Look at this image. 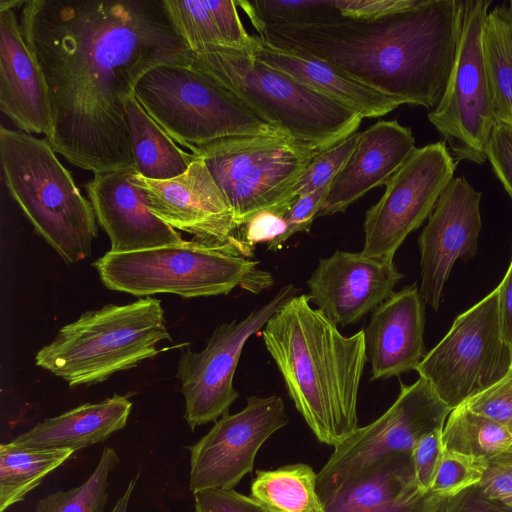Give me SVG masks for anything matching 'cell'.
Listing matches in <instances>:
<instances>
[{
    "mask_svg": "<svg viewBox=\"0 0 512 512\" xmlns=\"http://www.w3.org/2000/svg\"><path fill=\"white\" fill-rule=\"evenodd\" d=\"M456 166L445 141L415 148L387 181L382 197L366 211L361 252L393 260L407 236L429 218Z\"/></svg>",
    "mask_w": 512,
    "mask_h": 512,
    "instance_id": "7c38bea8",
    "label": "cell"
},
{
    "mask_svg": "<svg viewBox=\"0 0 512 512\" xmlns=\"http://www.w3.org/2000/svg\"><path fill=\"white\" fill-rule=\"evenodd\" d=\"M492 170L512 199V127L496 123L491 132L487 151Z\"/></svg>",
    "mask_w": 512,
    "mask_h": 512,
    "instance_id": "60d3db41",
    "label": "cell"
},
{
    "mask_svg": "<svg viewBox=\"0 0 512 512\" xmlns=\"http://www.w3.org/2000/svg\"><path fill=\"white\" fill-rule=\"evenodd\" d=\"M502 334L512 349V258L503 280L498 285Z\"/></svg>",
    "mask_w": 512,
    "mask_h": 512,
    "instance_id": "f6af8a7d",
    "label": "cell"
},
{
    "mask_svg": "<svg viewBox=\"0 0 512 512\" xmlns=\"http://www.w3.org/2000/svg\"><path fill=\"white\" fill-rule=\"evenodd\" d=\"M491 1H465L460 41L450 79L429 121L458 160L477 164L497 123L486 66L483 33Z\"/></svg>",
    "mask_w": 512,
    "mask_h": 512,
    "instance_id": "8fae6325",
    "label": "cell"
},
{
    "mask_svg": "<svg viewBox=\"0 0 512 512\" xmlns=\"http://www.w3.org/2000/svg\"><path fill=\"white\" fill-rule=\"evenodd\" d=\"M26 1L21 0H1L0 1V9H14L20 8L25 5Z\"/></svg>",
    "mask_w": 512,
    "mask_h": 512,
    "instance_id": "7dc6e473",
    "label": "cell"
},
{
    "mask_svg": "<svg viewBox=\"0 0 512 512\" xmlns=\"http://www.w3.org/2000/svg\"><path fill=\"white\" fill-rule=\"evenodd\" d=\"M329 147L282 134L245 135L217 140L192 154L206 164L241 228L264 210L285 215L289 191L311 161Z\"/></svg>",
    "mask_w": 512,
    "mask_h": 512,
    "instance_id": "9c48e42d",
    "label": "cell"
},
{
    "mask_svg": "<svg viewBox=\"0 0 512 512\" xmlns=\"http://www.w3.org/2000/svg\"><path fill=\"white\" fill-rule=\"evenodd\" d=\"M21 29L48 90L56 153L94 174L134 167L126 101L162 64H190L163 0H29Z\"/></svg>",
    "mask_w": 512,
    "mask_h": 512,
    "instance_id": "6da1fadb",
    "label": "cell"
},
{
    "mask_svg": "<svg viewBox=\"0 0 512 512\" xmlns=\"http://www.w3.org/2000/svg\"><path fill=\"white\" fill-rule=\"evenodd\" d=\"M256 30L274 24L302 23L339 12L335 0H239L235 1Z\"/></svg>",
    "mask_w": 512,
    "mask_h": 512,
    "instance_id": "d6a6232c",
    "label": "cell"
},
{
    "mask_svg": "<svg viewBox=\"0 0 512 512\" xmlns=\"http://www.w3.org/2000/svg\"><path fill=\"white\" fill-rule=\"evenodd\" d=\"M402 278L393 260L336 251L319 260L307 281L308 296L332 323L345 327L387 300Z\"/></svg>",
    "mask_w": 512,
    "mask_h": 512,
    "instance_id": "ac0fdd59",
    "label": "cell"
},
{
    "mask_svg": "<svg viewBox=\"0 0 512 512\" xmlns=\"http://www.w3.org/2000/svg\"><path fill=\"white\" fill-rule=\"evenodd\" d=\"M360 134L361 132H355L344 138L311 161L286 197L285 205L288 209L298 197L330 186L352 155Z\"/></svg>",
    "mask_w": 512,
    "mask_h": 512,
    "instance_id": "836d02e7",
    "label": "cell"
},
{
    "mask_svg": "<svg viewBox=\"0 0 512 512\" xmlns=\"http://www.w3.org/2000/svg\"><path fill=\"white\" fill-rule=\"evenodd\" d=\"M505 502H507L508 504L512 505V499L508 500V501H505Z\"/></svg>",
    "mask_w": 512,
    "mask_h": 512,
    "instance_id": "c3c4849f",
    "label": "cell"
},
{
    "mask_svg": "<svg viewBox=\"0 0 512 512\" xmlns=\"http://www.w3.org/2000/svg\"><path fill=\"white\" fill-rule=\"evenodd\" d=\"M134 167L152 180H168L184 173L195 156L184 152L132 95L125 104Z\"/></svg>",
    "mask_w": 512,
    "mask_h": 512,
    "instance_id": "4316f807",
    "label": "cell"
},
{
    "mask_svg": "<svg viewBox=\"0 0 512 512\" xmlns=\"http://www.w3.org/2000/svg\"><path fill=\"white\" fill-rule=\"evenodd\" d=\"M441 439L443 449L487 463L512 458V431L465 404L451 410Z\"/></svg>",
    "mask_w": 512,
    "mask_h": 512,
    "instance_id": "f1b7e54d",
    "label": "cell"
},
{
    "mask_svg": "<svg viewBox=\"0 0 512 512\" xmlns=\"http://www.w3.org/2000/svg\"><path fill=\"white\" fill-rule=\"evenodd\" d=\"M421 0H335L341 15L356 19H380L420 4Z\"/></svg>",
    "mask_w": 512,
    "mask_h": 512,
    "instance_id": "b9f144b4",
    "label": "cell"
},
{
    "mask_svg": "<svg viewBox=\"0 0 512 512\" xmlns=\"http://www.w3.org/2000/svg\"><path fill=\"white\" fill-rule=\"evenodd\" d=\"M138 478H139V473L137 474V476L135 478L130 480V482L128 483V486L126 487V490L120 496V498L116 501L113 508L109 512H127L129 500H130L132 492L136 486Z\"/></svg>",
    "mask_w": 512,
    "mask_h": 512,
    "instance_id": "bcb514c9",
    "label": "cell"
},
{
    "mask_svg": "<svg viewBox=\"0 0 512 512\" xmlns=\"http://www.w3.org/2000/svg\"><path fill=\"white\" fill-rule=\"evenodd\" d=\"M415 148L411 129L396 120H381L362 131L349 160L330 184L318 217L344 212L373 188L385 185Z\"/></svg>",
    "mask_w": 512,
    "mask_h": 512,
    "instance_id": "44dd1931",
    "label": "cell"
},
{
    "mask_svg": "<svg viewBox=\"0 0 512 512\" xmlns=\"http://www.w3.org/2000/svg\"><path fill=\"white\" fill-rule=\"evenodd\" d=\"M119 462L116 451L105 447L96 468L80 486L43 497L34 512H103L108 500V477Z\"/></svg>",
    "mask_w": 512,
    "mask_h": 512,
    "instance_id": "1f68e13d",
    "label": "cell"
},
{
    "mask_svg": "<svg viewBox=\"0 0 512 512\" xmlns=\"http://www.w3.org/2000/svg\"><path fill=\"white\" fill-rule=\"evenodd\" d=\"M463 404L512 431V365L499 381Z\"/></svg>",
    "mask_w": 512,
    "mask_h": 512,
    "instance_id": "d590c367",
    "label": "cell"
},
{
    "mask_svg": "<svg viewBox=\"0 0 512 512\" xmlns=\"http://www.w3.org/2000/svg\"><path fill=\"white\" fill-rule=\"evenodd\" d=\"M72 449L29 450L0 445V512L24 500L44 478L73 454Z\"/></svg>",
    "mask_w": 512,
    "mask_h": 512,
    "instance_id": "4dcf8cb0",
    "label": "cell"
},
{
    "mask_svg": "<svg viewBox=\"0 0 512 512\" xmlns=\"http://www.w3.org/2000/svg\"><path fill=\"white\" fill-rule=\"evenodd\" d=\"M287 233L284 215L274 210L257 213L239 230L242 241L252 252L258 243H266L268 250L277 251L288 239Z\"/></svg>",
    "mask_w": 512,
    "mask_h": 512,
    "instance_id": "8d00e7d4",
    "label": "cell"
},
{
    "mask_svg": "<svg viewBox=\"0 0 512 512\" xmlns=\"http://www.w3.org/2000/svg\"><path fill=\"white\" fill-rule=\"evenodd\" d=\"M3 179L35 231L67 263L91 256L93 207L46 138L0 127Z\"/></svg>",
    "mask_w": 512,
    "mask_h": 512,
    "instance_id": "5b68a950",
    "label": "cell"
},
{
    "mask_svg": "<svg viewBox=\"0 0 512 512\" xmlns=\"http://www.w3.org/2000/svg\"><path fill=\"white\" fill-rule=\"evenodd\" d=\"M464 8L461 0H421L380 19L336 12L256 31L264 42L323 60L401 105L434 109L453 69Z\"/></svg>",
    "mask_w": 512,
    "mask_h": 512,
    "instance_id": "7a4b0ae2",
    "label": "cell"
},
{
    "mask_svg": "<svg viewBox=\"0 0 512 512\" xmlns=\"http://www.w3.org/2000/svg\"><path fill=\"white\" fill-rule=\"evenodd\" d=\"M512 365L499 313L498 286L460 314L416 368L451 409L499 381Z\"/></svg>",
    "mask_w": 512,
    "mask_h": 512,
    "instance_id": "30bf717a",
    "label": "cell"
},
{
    "mask_svg": "<svg viewBox=\"0 0 512 512\" xmlns=\"http://www.w3.org/2000/svg\"><path fill=\"white\" fill-rule=\"evenodd\" d=\"M394 403L378 419L334 447L317 473V492L324 498L366 465L393 453H410L425 434L443 429L451 409L422 377L400 384Z\"/></svg>",
    "mask_w": 512,
    "mask_h": 512,
    "instance_id": "4fadbf2b",
    "label": "cell"
},
{
    "mask_svg": "<svg viewBox=\"0 0 512 512\" xmlns=\"http://www.w3.org/2000/svg\"><path fill=\"white\" fill-rule=\"evenodd\" d=\"M483 44L496 121L512 127L511 1L489 11Z\"/></svg>",
    "mask_w": 512,
    "mask_h": 512,
    "instance_id": "f546056e",
    "label": "cell"
},
{
    "mask_svg": "<svg viewBox=\"0 0 512 512\" xmlns=\"http://www.w3.org/2000/svg\"><path fill=\"white\" fill-rule=\"evenodd\" d=\"M193 496L194 512H267L254 498L234 489H204Z\"/></svg>",
    "mask_w": 512,
    "mask_h": 512,
    "instance_id": "f35d334b",
    "label": "cell"
},
{
    "mask_svg": "<svg viewBox=\"0 0 512 512\" xmlns=\"http://www.w3.org/2000/svg\"><path fill=\"white\" fill-rule=\"evenodd\" d=\"M511 3H512V0H511Z\"/></svg>",
    "mask_w": 512,
    "mask_h": 512,
    "instance_id": "681fc988",
    "label": "cell"
},
{
    "mask_svg": "<svg viewBox=\"0 0 512 512\" xmlns=\"http://www.w3.org/2000/svg\"><path fill=\"white\" fill-rule=\"evenodd\" d=\"M134 96L171 139L191 153L223 138L281 134L191 64L152 68L136 85Z\"/></svg>",
    "mask_w": 512,
    "mask_h": 512,
    "instance_id": "ba28073f",
    "label": "cell"
},
{
    "mask_svg": "<svg viewBox=\"0 0 512 512\" xmlns=\"http://www.w3.org/2000/svg\"><path fill=\"white\" fill-rule=\"evenodd\" d=\"M132 181L144 191L150 211L173 229L236 255H253L240 237L229 202L202 159L195 156L184 173L168 180L148 179L135 170Z\"/></svg>",
    "mask_w": 512,
    "mask_h": 512,
    "instance_id": "2e32d148",
    "label": "cell"
},
{
    "mask_svg": "<svg viewBox=\"0 0 512 512\" xmlns=\"http://www.w3.org/2000/svg\"><path fill=\"white\" fill-rule=\"evenodd\" d=\"M487 462L443 449L429 492L445 498L480 482Z\"/></svg>",
    "mask_w": 512,
    "mask_h": 512,
    "instance_id": "e575fe53",
    "label": "cell"
},
{
    "mask_svg": "<svg viewBox=\"0 0 512 512\" xmlns=\"http://www.w3.org/2000/svg\"><path fill=\"white\" fill-rule=\"evenodd\" d=\"M478 485L491 499L511 500L512 458L488 462Z\"/></svg>",
    "mask_w": 512,
    "mask_h": 512,
    "instance_id": "ee69618b",
    "label": "cell"
},
{
    "mask_svg": "<svg viewBox=\"0 0 512 512\" xmlns=\"http://www.w3.org/2000/svg\"><path fill=\"white\" fill-rule=\"evenodd\" d=\"M252 54L261 62L350 108L362 118L381 117L401 105L323 60L274 47L261 40L258 35H255Z\"/></svg>",
    "mask_w": 512,
    "mask_h": 512,
    "instance_id": "cb8c5ba5",
    "label": "cell"
},
{
    "mask_svg": "<svg viewBox=\"0 0 512 512\" xmlns=\"http://www.w3.org/2000/svg\"><path fill=\"white\" fill-rule=\"evenodd\" d=\"M481 193L464 177L453 178L441 193L419 239L422 300L437 310L458 259L472 258L481 231Z\"/></svg>",
    "mask_w": 512,
    "mask_h": 512,
    "instance_id": "e0dca14e",
    "label": "cell"
},
{
    "mask_svg": "<svg viewBox=\"0 0 512 512\" xmlns=\"http://www.w3.org/2000/svg\"><path fill=\"white\" fill-rule=\"evenodd\" d=\"M257 261L192 239L134 252L108 251L93 266L110 290L134 296L176 294L184 298L227 295L240 286L253 293L272 276Z\"/></svg>",
    "mask_w": 512,
    "mask_h": 512,
    "instance_id": "52a82bcc",
    "label": "cell"
},
{
    "mask_svg": "<svg viewBox=\"0 0 512 512\" xmlns=\"http://www.w3.org/2000/svg\"><path fill=\"white\" fill-rule=\"evenodd\" d=\"M135 167L94 174L84 186L97 222L110 239V252L152 249L183 241L149 209L144 191L133 181Z\"/></svg>",
    "mask_w": 512,
    "mask_h": 512,
    "instance_id": "d6986e66",
    "label": "cell"
},
{
    "mask_svg": "<svg viewBox=\"0 0 512 512\" xmlns=\"http://www.w3.org/2000/svg\"><path fill=\"white\" fill-rule=\"evenodd\" d=\"M297 295L293 284L285 285L268 303L242 320L217 326L200 352L187 348L181 353L176 376L185 400L184 418L192 430L229 413L239 397L233 378L246 341Z\"/></svg>",
    "mask_w": 512,
    "mask_h": 512,
    "instance_id": "5bb4252c",
    "label": "cell"
},
{
    "mask_svg": "<svg viewBox=\"0 0 512 512\" xmlns=\"http://www.w3.org/2000/svg\"><path fill=\"white\" fill-rule=\"evenodd\" d=\"M441 434L442 429H437L423 435L411 451L415 481L423 493H429L443 452Z\"/></svg>",
    "mask_w": 512,
    "mask_h": 512,
    "instance_id": "74e56055",
    "label": "cell"
},
{
    "mask_svg": "<svg viewBox=\"0 0 512 512\" xmlns=\"http://www.w3.org/2000/svg\"><path fill=\"white\" fill-rule=\"evenodd\" d=\"M166 13L191 53L206 46L251 48L254 35L244 28L233 0H163Z\"/></svg>",
    "mask_w": 512,
    "mask_h": 512,
    "instance_id": "484cf974",
    "label": "cell"
},
{
    "mask_svg": "<svg viewBox=\"0 0 512 512\" xmlns=\"http://www.w3.org/2000/svg\"><path fill=\"white\" fill-rule=\"evenodd\" d=\"M132 402L114 394L100 402L84 403L58 416L45 419L21 433L12 446L29 449H72L105 442L127 424Z\"/></svg>",
    "mask_w": 512,
    "mask_h": 512,
    "instance_id": "d4e9b609",
    "label": "cell"
},
{
    "mask_svg": "<svg viewBox=\"0 0 512 512\" xmlns=\"http://www.w3.org/2000/svg\"><path fill=\"white\" fill-rule=\"evenodd\" d=\"M164 340L171 337L161 302L148 296L81 314L37 352L35 363L70 387L93 385L155 357Z\"/></svg>",
    "mask_w": 512,
    "mask_h": 512,
    "instance_id": "8992f818",
    "label": "cell"
},
{
    "mask_svg": "<svg viewBox=\"0 0 512 512\" xmlns=\"http://www.w3.org/2000/svg\"><path fill=\"white\" fill-rule=\"evenodd\" d=\"M252 49L206 46L190 52V64L292 139L332 146L357 132L363 120L358 113L261 62Z\"/></svg>",
    "mask_w": 512,
    "mask_h": 512,
    "instance_id": "277c9868",
    "label": "cell"
},
{
    "mask_svg": "<svg viewBox=\"0 0 512 512\" xmlns=\"http://www.w3.org/2000/svg\"><path fill=\"white\" fill-rule=\"evenodd\" d=\"M316 480L317 473L305 463L257 470L250 496L267 512H325Z\"/></svg>",
    "mask_w": 512,
    "mask_h": 512,
    "instance_id": "83f0119b",
    "label": "cell"
},
{
    "mask_svg": "<svg viewBox=\"0 0 512 512\" xmlns=\"http://www.w3.org/2000/svg\"><path fill=\"white\" fill-rule=\"evenodd\" d=\"M310 302L308 294L290 299L262 338L297 411L319 442L336 447L358 429L364 329L345 336Z\"/></svg>",
    "mask_w": 512,
    "mask_h": 512,
    "instance_id": "3957f363",
    "label": "cell"
},
{
    "mask_svg": "<svg viewBox=\"0 0 512 512\" xmlns=\"http://www.w3.org/2000/svg\"><path fill=\"white\" fill-rule=\"evenodd\" d=\"M431 512H512V505L489 498L476 484L453 496L437 498Z\"/></svg>",
    "mask_w": 512,
    "mask_h": 512,
    "instance_id": "ab89813d",
    "label": "cell"
},
{
    "mask_svg": "<svg viewBox=\"0 0 512 512\" xmlns=\"http://www.w3.org/2000/svg\"><path fill=\"white\" fill-rule=\"evenodd\" d=\"M0 110L20 130L51 136L47 86L13 9H0Z\"/></svg>",
    "mask_w": 512,
    "mask_h": 512,
    "instance_id": "ffe728a7",
    "label": "cell"
},
{
    "mask_svg": "<svg viewBox=\"0 0 512 512\" xmlns=\"http://www.w3.org/2000/svg\"><path fill=\"white\" fill-rule=\"evenodd\" d=\"M424 308L412 284L393 293L372 311L364 329L371 379H385L416 370L425 354Z\"/></svg>",
    "mask_w": 512,
    "mask_h": 512,
    "instance_id": "7402d4cb",
    "label": "cell"
},
{
    "mask_svg": "<svg viewBox=\"0 0 512 512\" xmlns=\"http://www.w3.org/2000/svg\"><path fill=\"white\" fill-rule=\"evenodd\" d=\"M438 497L417 486L410 453H393L360 469L324 498L325 512H431Z\"/></svg>",
    "mask_w": 512,
    "mask_h": 512,
    "instance_id": "603a6c76",
    "label": "cell"
},
{
    "mask_svg": "<svg viewBox=\"0 0 512 512\" xmlns=\"http://www.w3.org/2000/svg\"><path fill=\"white\" fill-rule=\"evenodd\" d=\"M329 187H324L298 197L284 215L288 226V239L298 232L309 231L313 220L318 217L327 197Z\"/></svg>",
    "mask_w": 512,
    "mask_h": 512,
    "instance_id": "7bdbcfd3",
    "label": "cell"
},
{
    "mask_svg": "<svg viewBox=\"0 0 512 512\" xmlns=\"http://www.w3.org/2000/svg\"><path fill=\"white\" fill-rule=\"evenodd\" d=\"M246 406L225 414L190 452L189 489H234L252 472L257 452L269 437L288 423L280 396H249Z\"/></svg>",
    "mask_w": 512,
    "mask_h": 512,
    "instance_id": "9a60e30c",
    "label": "cell"
}]
</instances>
